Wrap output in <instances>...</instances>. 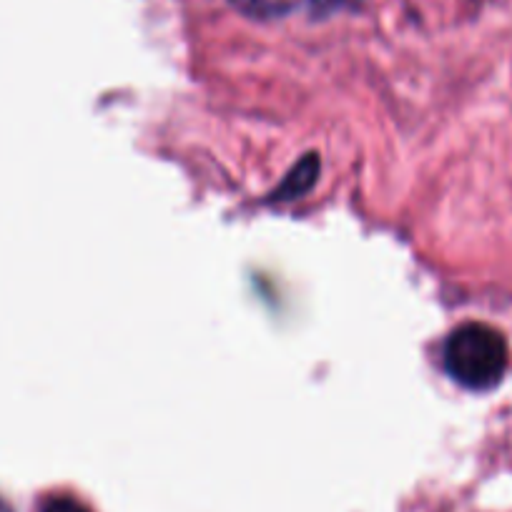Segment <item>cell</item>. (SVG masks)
<instances>
[{
	"label": "cell",
	"instance_id": "6da1fadb",
	"mask_svg": "<svg viewBox=\"0 0 512 512\" xmlns=\"http://www.w3.org/2000/svg\"><path fill=\"white\" fill-rule=\"evenodd\" d=\"M442 362L447 374L467 390H492L507 369L505 337L487 324H462L447 337Z\"/></svg>",
	"mask_w": 512,
	"mask_h": 512
},
{
	"label": "cell",
	"instance_id": "3957f363",
	"mask_svg": "<svg viewBox=\"0 0 512 512\" xmlns=\"http://www.w3.org/2000/svg\"><path fill=\"white\" fill-rule=\"evenodd\" d=\"M0 512H13V510H11V507H8V505H6V502L0 500Z\"/></svg>",
	"mask_w": 512,
	"mask_h": 512
},
{
	"label": "cell",
	"instance_id": "7a4b0ae2",
	"mask_svg": "<svg viewBox=\"0 0 512 512\" xmlns=\"http://www.w3.org/2000/svg\"><path fill=\"white\" fill-rule=\"evenodd\" d=\"M41 512H91L86 505H81L78 500L73 497H51L46 505L41 507Z\"/></svg>",
	"mask_w": 512,
	"mask_h": 512
}]
</instances>
